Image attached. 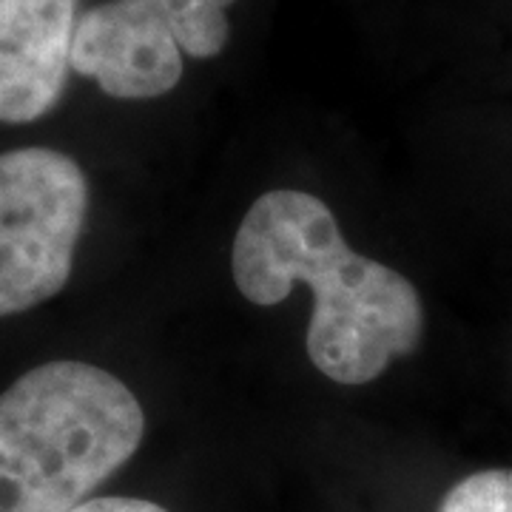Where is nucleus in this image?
<instances>
[{
    "mask_svg": "<svg viewBox=\"0 0 512 512\" xmlns=\"http://www.w3.org/2000/svg\"><path fill=\"white\" fill-rule=\"evenodd\" d=\"M231 274L254 305H279L293 285L313 291L308 356L336 384L379 379L419 348L424 308L399 271L350 248L325 202L305 191L262 194L239 222Z\"/></svg>",
    "mask_w": 512,
    "mask_h": 512,
    "instance_id": "obj_1",
    "label": "nucleus"
},
{
    "mask_svg": "<svg viewBox=\"0 0 512 512\" xmlns=\"http://www.w3.org/2000/svg\"><path fill=\"white\" fill-rule=\"evenodd\" d=\"M146 436V413L117 376L46 362L0 393V512H74Z\"/></svg>",
    "mask_w": 512,
    "mask_h": 512,
    "instance_id": "obj_2",
    "label": "nucleus"
},
{
    "mask_svg": "<svg viewBox=\"0 0 512 512\" xmlns=\"http://www.w3.org/2000/svg\"><path fill=\"white\" fill-rule=\"evenodd\" d=\"M89 211V183L55 148L0 154V316L35 308L66 288Z\"/></svg>",
    "mask_w": 512,
    "mask_h": 512,
    "instance_id": "obj_3",
    "label": "nucleus"
},
{
    "mask_svg": "<svg viewBox=\"0 0 512 512\" xmlns=\"http://www.w3.org/2000/svg\"><path fill=\"white\" fill-rule=\"evenodd\" d=\"M174 37L143 18L128 0H106L80 15L72 69L117 100H154L168 94L185 69Z\"/></svg>",
    "mask_w": 512,
    "mask_h": 512,
    "instance_id": "obj_4",
    "label": "nucleus"
},
{
    "mask_svg": "<svg viewBox=\"0 0 512 512\" xmlns=\"http://www.w3.org/2000/svg\"><path fill=\"white\" fill-rule=\"evenodd\" d=\"M77 0H0V123H32L63 97Z\"/></svg>",
    "mask_w": 512,
    "mask_h": 512,
    "instance_id": "obj_5",
    "label": "nucleus"
},
{
    "mask_svg": "<svg viewBox=\"0 0 512 512\" xmlns=\"http://www.w3.org/2000/svg\"><path fill=\"white\" fill-rule=\"evenodd\" d=\"M140 15L174 37L185 55L211 60L231 37L228 9L237 0H128Z\"/></svg>",
    "mask_w": 512,
    "mask_h": 512,
    "instance_id": "obj_6",
    "label": "nucleus"
},
{
    "mask_svg": "<svg viewBox=\"0 0 512 512\" xmlns=\"http://www.w3.org/2000/svg\"><path fill=\"white\" fill-rule=\"evenodd\" d=\"M439 512H512V470H481L441 498Z\"/></svg>",
    "mask_w": 512,
    "mask_h": 512,
    "instance_id": "obj_7",
    "label": "nucleus"
},
{
    "mask_svg": "<svg viewBox=\"0 0 512 512\" xmlns=\"http://www.w3.org/2000/svg\"><path fill=\"white\" fill-rule=\"evenodd\" d=\"M74 512H168L146 498H126V495H109V498H92Z\"/></svg>",
    "mask_w": 512,
    "mask_h": 512,
    "instance_id": "obj_8",
    "label": "nucleus"
}]
</instances>
